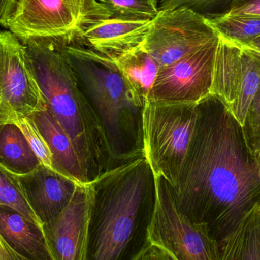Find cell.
<instances>
[{
    "label": "cell",
    "mask_w": 260,
    "mask_h": 260,
    "mask_svg": "<svg viewBox=\"0 0 260 260\" xmlns=\"http://www.w3.org/2000/svg\"><path fill=\"white\" fill-rule=\"evenodd\" d=\"M218 41V36L171 65L159 68L148 101L197 105L212 96Z\"/></svg>",
    "instance_id": "8fae6325"
},
{
    "label": "cell",
    "mask_w": 260,
    "mask_h": 260,
    "mask_svg": "<svg viewBox=\"0 0 260 260\" xmlns=\"http://www.w3.org/2000/svg\"><path fill=\"white\" fill-rule=\"evenodd\" d=\"M238 47L260 59V36L245 45L238 46Z\"/></svg>",
    "instance_id": "f546056e"
},
{
    "label": "cell",
    "mask_w": 260,
    "mask_h": 260,
    "mask_svg": "<svg viewBox=\"0 0 260 260\" xmlns=\"http://www.w3.org/2000/svg\"><path fill=\"white\" fill-rule=\"evenodd\" d=\"M151 20L111 18L99 20L79 32L72 41L110 56L140 44Z\"/></svg>",
    "instance_id": "5bb4252c"
},
{
    "label": "cell",
    "mask_w": 260,
    "mask_h": 260,
    "mask_svg": "<svg viewBox=\"0 0 260 260\" xmlns=\"http://www.w3.org/2000/svg\"><path fill=\"white\" fill-rule=\"evenodd\" d=\"M109 17L99 0H16L8 29L21 41H68L92 23Z\"/></svg>",
    "instance_id": "8992f818"
},
{
    "label": "cell",
    "mask_w": 260,
    "mask_h": 260,
    "mask_svg": "<svg viewBox=\"0 0 260 260\" xmlns=\"http://www.w3.org/2000/svg\"><path fill=\"white\" fill-rule=\"evenodd\" d=\"M91 202L85 260H139L151 245L155 174L145 157L89 183Z\"/></svg>",
    "instance_id": "7a4b0ae2"
},
{
    "label": "cell",
    "mask_w": 260,
    "mask_h": 260,
    "mask_svg": "<svg viewBox=\"0 0 260 260\" xmlns=\"http://www.w3.org/2000/svg\"><path fill=\"white\" fill-rule=\"evenodd\" d=\"M38 87L74 145L88 183L111 170V154L99 120L82 94L56 40L21 41Z\"/></svg>",
    "instance_id": "277c9868"
},
{
    "label": "cell",
    "mask_w": 260,
    "mask_h": 260,
    "mask_svg": "<svg viewBox=\"0 0 260 260\" xmlns=\"http://www.w3.org/2000/svg\"><path fill=\"white\" fill-rule=\"evenodd\" d=\"M242 131L246 145L255 159L260 150V85L247 111Z\"/></svg>",
    "instance_id": "cb8c5ba5"
},
{
    "label": "cell",
    "mask_w": 260,
    "mask_h": 260,
    "mask_svg": "<svg viewBox=\"0 0 260 260\" xmlns=\"http://www.w3.org/2000/svg\"><path fill=\"white\" fill-rule=\"evenodd\" d=\"M16 0H0V26L8 28V23L12 14Z\"/></svg>",
    "instance_id": "f1b7e54d"
},
{
    "label": "cell",
    "mask_w": 260,
    "mask_h": 260,
    "mask_svg": "<svg viewBox=\"0 0 260 260\" xmlns=\"http://www.w3.org/2000/svg\"><path fill=\"white\" fill-rule=\"evenodd\" d=\"M18 178L29 205L43 225L67 207L82 184L42 164Z\"/></svg>",
    "instance_id": "4fadbf2b"
},
{
    "label": "cell",
    "mask_w": 260,
    "mask_h": 260,
    "mask_svg": "<svg viewBox=\"0 0 260 260\" xmlns=\"http://www.w3.org/2000/svg\"><path fill=\"white\" fill-rule=\"evenodd\" d=\"M197 104L147 101L143 111L145 158L155 175L177 183L197 123Z\"/></svg>",
    "instance_id": "5b68a950"
},
{
    "label": "cell",
    "mask_w": 260,
    "mask_h": 260,
    "mask_svg": "<svg viewBox=\"0 0 260 260\" xmlns=\"http://www.w3.org/2000/svg\"><path fill=\"white\" fill-rule=\"evenodd\" d=\"M197 111L187 154L170 187L179 211L206 224L219 242L260 203L259 170L242 128L218 99H205Z\"/></svg>",
    "instance_id": "6da1fadb"
},
{
    "label": "cell",
    "mask_w": 260,
    "mask_h": 260,
    "mask_svg": "<svg viewBox=\"0 0 260 260\" xmlns=\"http://www.w3.org/2000/svg\"><path fill=\"white\" fill-rule=\"evenodd\" d=\"M209 19L218 36L238 46L245 45L260 36V16L223 13Z\"/></svg>",
    "instance_id": "ffe728a7"
},
{
    "label": "cell",
    "mask_w": 260,
    "mask_h": 260,
    "mask_svg": "<svg viewBox=\"0 0 260 260\" xmlns=\"http://www.w3.org/2000/svg\"><path fill=\"white\" fill-rule=\"evenodd\" d=\"M15 124L22 132L27 143L38 157L40 163L53 169L51 151L45 138L37 126L33 117H23Z\"/></svg>",
    "instance_id": "603a6c76"
},
{
    "label": "cell",
    "mask_w": 260,
    "mask_h": 260,
    "mask_svg": "<svg viewBox=\"0 0 260 260\" xmlns=\"http://www.w3.org/2000/svg\"><path fill=\"white\" fill-rule=\"evenodd\" d=\"M228 15L260 16V0H230Z\"/></svg>",
    "instance_id": "484cf974"
},
{
    "label": "cell",
    "mask_w": 260,
    "mask_h": 260,
    "mask_svg": "<svg viewBox=\"0 0 260 260\" xmlns=\"http://www.w3.org/2000/svg\"><path fill=\"white\" fill-rule=\"evenodd\" d=\"M139 260H174L160 247L151 244Z\"/></svg>",
    "instance_id": "83f0119b"
},
{
    "label": "cell",
    "mask_w": 260,
    "mask_h": 260,
    "mask_svg": "<svg viewBox=\"0 0 260 260\" xmlns=\"http://www.w3.org/2000/svg\"><path fill=\"white\" fill-rule=\"evenodd\" d=\"M56 41L99 120L111 154V169L145 157V105L114 61L75 41Z\"/></svg>",
    "instance_id": "3957f363"
},
{
    "label": "cell",
    "mask_w": 260,
    "mask_h": 260,
    "mask_svg": "<svg viewBox=\"0 0 260 260\" xmlns=\"http://www.w3.org/2000/svg\"><path fill=\"white\" fill-rule=\"evenodd\" d=\"M218 36L206 15L180 7L159 10L151 20L143 45L160 68L204 47Z\"/></svg>",
    "instance_id": "ba28073f"
},
{
    "label": "cell",
    "mask_w": 260,
    "mask_h": 260,
    "mask_svg": "<svg viewBox=\"0 0 260 260\" xmlns=\"http://www.w3.org/2000/svg\"><path fill=\"white\" fill-rule=\"evenodd\" d=\"M0 37H1V32H0Z\"/></svg>",
    "instance_id": "1f68e13d"
},
{
    "label": "cell",
    "mask_w": 260,
    "mask_h": 260,
    "mask_svg": "<svg viewBox=\"0 0 260 260\" xmlns=\"http://www.w3.org/2000/svg\"><path fill=\"white\" fill-rule=\"evenodd\" d=\"M109 57L145 105L160 67L144 47L143 41Z\"/></svg>",
    "instance_id": "e0dca14e"
},
{
    "label": "cell",
    "mask_w": 260,
    "mask_h": 260,
    "mask_svg": "<svg viewBox=\"0 0 260 260\" xmlns=\"http://www.w3.org/2000/svg\"><path fill=\"white\" fill-rule=\"evenodd\" d=\"M0 165L17 175H23L41 163L15 123L0 125Z\"/></svg>",
    "instance_id": "d6986e66"
},
{
    "label": "cell",
    "mask_w": 260,
    "mask_h": 260,
    "mask_svg": "<svg viewBox=\"0 0 260 260\" xmlns=\"http://www.w3.org/2000/svg\"><path fill=\"white\" fill-rule=\"evenodd\" d=\"M0 260H30L15 251L0 234Z\"/></svg>",
    "instance_id": "4316f807"
},
{
    "label": "cell",
    "mask_w": 260,
    "mask_h": 260,
    "mask_svg": "<svg viewBox=\"0 0 260 260\" xmlns=\"http://www.w3.org/2000/svg\"><path fill=\"white\" fill-rule=\"evenodd\" d=\"M256 164H257L258 170H259V175L260 177V150L258 154H256V157H255Z\"/></svg>",
    "instance_id": "4dcf8cb0"
},
{
    "label": "cell",
    "mask_w": 260,
    "mask_h": 260,
    "mask_svg": "<svg viewBox=\"0 0 260 260\" xmlns=\"http://www.w3.org/2000/svg\"><path fill=\"white\" fill-rule=\"evenodd\" d=\"M218 37L212 96L221 102L243 128L260 85V59Z\"/></svg>",
    "instance_id": "30bf717a"
},
{
    "label": "cell",
    "mask_w": 260,
    "mask_h": 260,
    "mask_svg": "<svg viewBox=\"0 0 260 260\" xmlns=\"http://www.w3.org/2000/svg\"><path fill=\"white\" fill-rule=\"evenodd\" d=\"M31 117L48 144L53 157V169L76 180L78 183L88 184V179L71 139L47 105Z\"/></svg>",
    "instance_id": "9a60e30c"
},
{
    "label": "cell",
    "mask_w": 260,
    "mask_h": 260,
    "mask_svg": "<svg viewBox=\"0 0 260 260\" xmlns=\"http://www.w3.org/2000/svg\"><path fill=\"white\" fill-rule=\"evenodd\" d=\"M0 206H7L43 228V223L29 205L18 175L0 165Z\"/></svg>",
    "instance_id": "44dd1931"
},
{
    "label": "cell",
    "mask_w": 260,
    "mask_h": 260,
    "mask_svg": "<svg viewBox=\"0 0 260 260\" xmlns=\"http://www.w3.org/2000/svg\"><path fill=\"white\" fill-rule=\"evenodd\" d=\"M47 107L24 44L10 31L0 37V125L15 123Z\"/></svg>",
    "instance_id": "9c48e42d"
},
{
    "label": "cell",
    "mask_w": 260,
    "mask_h": 260,
    "mask_svg": "<svg viewBox=\"0 0 260 260\" xmlns=\"http://www.w3.org/2000/svg\"><path fill=\"white\" fill-rule=\"evenodd\" d=\"M91 202L89 183L79 184L67 207L43 225L54 260H85Z\"/></svg>",
    "instance_id": "7c38bea8"
},
{
    "label": "cell",
    "mask_w": 260,
    "mask_h": 260,
    "mask_svg": "<svg viewBox=\"0 0 260 260\" xmlns=\"http://www.w3.org/2000/svg\"><path fill=\"white\" fill-rule=\"evenodd\" d=\"M218 0H157L159 10L186 7L201 14L202 9L209 7Z\"/></svg>",
    "instance_id": "d4e9b609"
},
{
    "label": "cell",
    "mask_w": 260,
    "mask_h": 260,
    "mask_svg": "<svg viewBox=\"0 0 260 260\" xmlns=\"http://www.w3.org/2000/svg\"><path fill=\"white\" fill-rule=\"evenodd\" d=\"M157 200L150 227L151 244L174 260H224L218 240L209 227L186 218L177 209L171 187L155 175Z\"/></svg>",
    "instance_id": "52a82bcc"
},
{
    "label": "cell",
    "mask_w": 260,
    "mask_h": 260,
    "mask_svg": "<svg viewBox=\"0 0 260 260\" xmlns=\"http://www.w3.org/2000/svg\"><path fill=\"white\" fill-rule=\"evenodd\" d=\"M111 18L152 20L159 12L157 0H99Z\"/></svg>",
    "instance_id": "7402d4cb"
},
{
    "label": "cell",
    "mask_w": 260,
    "mask_h": 260,
    "mask_svg": "<svg viewBox=\"0 0 260 260\" xmlns=\"http://www.w3.org/2000/svg\"><path fill=\"white\" fill-rule=\"evenodd\" d=\"M0 234L27 259L54 260L43 228L7 206H0Z\"/></svg>",
    "instance_id": "2e32d148"
},
{
    "label": "cell",
    "mask_w": 260,
    "mask_h": 260,
    "mask_svg": "<svg viewBox=\"0 0 260 260\" xmlns=\"http://www.w3.org/2000/svg\"><path fill=\"white\" fill-rule=\"evenodd\" d=\"M218 243L224 260H260V203Z\"/></svg>",
    "instance_id": "ac0fdd59"
}]
</instances>
